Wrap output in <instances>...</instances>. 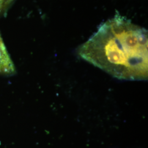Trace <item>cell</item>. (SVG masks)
Here are the masks:
<instances>
[{"label": "cell", "instance_id": "1", "mask_svg": "<svg viewBox=\"0 0 148 148\" xmlns=\"http://www.w3.org/2000/svg\"><path fill=\"white\" fill-rule=\"evenodd\" d=\"M148 31L117 13L78 50L79 56L119 79L148 77Z\"/></svg>", "mask_w": 148, "mask_h": 148}, {"label": "cell", "instance_id": "2", "mask_svg": "<svg viewBox=\"0 0 148 148\" xmlns=\"http://www.w3.org/2000/svg\"><path fill=\"white\" fill-rule=\"evenodd\" d=\"M14 70L13 64L0 35V71L5 73H10L14 71Z\"/></svg>", "mask_w": 148, "mask_h": 148}, {"label": "cell", "instance_id": "3", "mask_svg": "<svg viewBox=\"0 0 148 148\" xmlns=\"http://www.w3.org/2000/svg\"><path fill=\"white\" fill-rule=\"evenodd\" d=\"M13 0H0V14L4 12Z\"/></svg>", "mask_w": 148, "mask_h": 148}]
</instances>
